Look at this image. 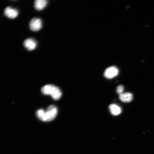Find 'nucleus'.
Wrapping results in <instances>:
<instances>
[{
    "label": "nucleus",
    "mask_w": 154,
    "mask_h": 154,
    "mask_svg": "<svg viewBox=\"0 0 154 154\" xmlns=\"http://www.w3.org/2000/svg\"><path fill=\"white\" fill-rule=\"evenodd\" d=\"M29 27L30 29L33 31L36 32L41 29L42 27V22L41 19L34 18L30 21Z\"/></svg>",
    "instance_id": "obj_3"
},
{
    "label": "nucleus",
    "mask_w": 154,
    "mask_h": 154,
    "mask_svg": "<svg viewBox=\"0 0 154 154\" xmlns=\"http://www.w3.org/2000/svg\"><path fill=\"white\" fill-rule=\"evenodd\" d=\"M109 109L111 114L114 116L120 114L122 112L121 108L115 104H112L109 105Z\"/></svg>",
    "instance_id": "obj_9"
},
{
    "label": "nucleus",
    "mask_w": 154,
    "mask_h": 154,
    "mask_svg": "<svg viewBox=\"0 0 154 154\" xmlns=\"http://www.w3.org/2000/svg\"><path fill=\"white\" fill-rule=\"evenodd\" d=\"M36 114L39 120L45 122V111L43 109H39L36 112Z\"/></svg>",
    "instance_id": "obj_11"
},
{
    "label": "nucleus",
    "mask_w": 154,
    "mask_h": 154,
    "mask_svg": "<svg viewBox=\"0 0 154 154\" xmlns=\"http://www.w3.org/2000/svg\"><path fill=\"white\" fill-rule=\"evenodd\" d=\"M118 69L114 66H111L107 68L104 73V75L106 78L111 79L116 76L119 74Z\"/></svg>",
    "instance_id": "obj_2"
},
{
    "label": "nucleus",
    "mask_w": 154,
    "mask_h": 154,
    "mask_svg": "<svg viewBox=\"0 0 154 154\" xmlns=\"http://www.w3.org/2000/svg\"><path fill=\"white\" fill-rule=\"evenodd\" d=\"M48 2L46 0H36L34 2V7L38 11L43 10L47 5Z\"/></svg>",
    "instance_id": "obj_8"
},
{
    "label": "nucleus",
    "mask_w": 154,
    "mask_h": 154,
    "mask_svg": "<svg viewBox=\"0 0 154 154\" xmlns=\"http://www.w3.org/2000/svg\"><path fill=\"white\" fill-rule=\"evenodd\" d=\"M23 44L25 47L29 51H33L37 47V43L35 40L32 38H28L25 40Z\"/></svg>",
    "instance_id": "obj_5"
},
{
    "label": "nucleus",
    "mask_w": 154,
    "mask_h": 154,
    "mask_svg": "<svg viewBox=\"0 0 154 154\" xmlns=\"http://www.w3.org/2000/svg\"><path fill=\"white\" fill-rule=\"evenodd\" d=\"M119 99L124 103H130L132 100L133 96L130 92H125L119 95Z\"/></svg>",
    "instance_id": "obj_7"
},
{
    "label": "nucleus",
    "mask_w": 154,
    "mask_h": 154,
    "mask_svg": "<svg viewBox=\"0 0 154 154\" xmlns=\"http://www.w3.org/2000/svg\"><path fill=\"white\" fill-rule=\"evenodd\" d=\"M124 86L122 85H119L117 87L116 89L117 93L119 94V95H121V94L123 93V92L124 91Z\"/></svg>",
    "instance_id": "obj_12"
},
{
    "label": "nucleus",
    "mask_w": 154,
    "mask_h": 154,
    "mask_svg": "<svg viewBox=\"0 0 154 154\" xmlns=\"http://www.w3.org/2000/svg\"><path fill=\"white\" fill-rule=\"evenodd\" d=\"M50 95L54 100H57L60 99L62 96V92L59 88L53 85Z\"/></svg>",
    "instance_id": "obj_6"
},
{
    "label": "nucleus",
    "mask_w": 154,
    "mask_h": 154,
    "mask_svg": "<svg viewBox=\"0 0 154 154\" xmlns=\"http://www.w3.org/2000/svg\"><path fill=\"white\" fill-rule=\"evenodd\" d=\"M52 85H47L42 87L41 89L42 93L44 95H50L51 91L53 87Z\"/></svg>",
    "instance_id": "obj_10"
},
{
    "label": "nucleus",
    "mask_w": 154,
    "mask_h": 154,
    "mask_svg": "<svg viewBox=\"0 0 154 154\" xmlns=\"http://www.w3.org/2000/svg\"><path fill=\"white\" fill-rule=\"evenodd\" d=\"M57 113V109L54 105H51L48 107L45 111V122H49L55 119Z\"/></svg>",
    "instance_id": "obj_1"
},
{
    "label": "nucleus",
    "mask_w": 154,
    "mask_h": 154,
    "mask_svg": "<svg viewBox=\"0 0 154 154\" xmlns=\"http://www.w3.org/2000/svg\"><path fill=\"white\" fill-rule=\"evenodd\" d=\"M4 14L8 18L14 19L18 16L19 12L17 9L13 8L10 7H8L5 9Z\"/></svg>",
    "instance_id": "obj_4"
}]
</instances>
